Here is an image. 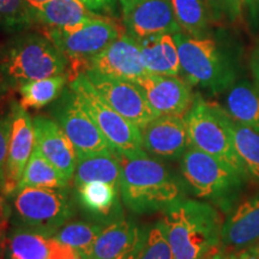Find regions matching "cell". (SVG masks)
<instances>
[{
  "label": "cell",
  "mask_w": 259,
  "mask_h": 259,
  "mask_svg": "<svg viewBox=\"0 0 259 259\" xmlns=\"http://www.w3.org/2000/svg\"><path fill=\"white\" fill-rule=\"evenodd\" d=\"M222 215L215 206L180 198L163 210L161 225L176 259H203L221 245Z\"/></svg>",
  "instance_id": "1"
},
{
  "label": "cell",
  "mask_w": 259,
  "mask_h": 259,
  "mask_svg": "<svg viewBox=\"0 0 259 259\" xmlns=\"http://www.w3.org/2000/svg\"><path fill=\"white\" fill-rule=\"evenodd\" d=\"M69 66V58L44 32H16L0 44V77L9 90L67 72Z\"/></svg>",
  "instance_id": "2"
},
{
  "label": "cell",
  "mask_w": 259,
  "mask_h": 259,
  "mask_svg": "<svg viewBox=\"0 0 259 259\" xmlns=\"http://www.w3.org/2000/svg\"><path fill=\"white\" fill-rule=\"evenodd\" d=\"M179 52L181 74L190 85L221 94L236 82L238 65L232 51L219 38L173 34Z\"/></svg>",
  "instance_id": "3"
},
{
  "label": "cell",
  "mask_w": 259,
  "mask_h": 259,
  "mask_svg": "<svg viewBox=\"0 0 259 259\" xmlns=\"http://www.w3.org/2000/svg\"><path fill=\"white\" fill-rule=\"evenodd\" d=\"M121 200L131 211L148 213L163 211L181 197L179 181L167 167L148 154L120 155Z\"/></svg>",
  "instance_id": "4"
},
{
  "label": "cell",
  "mask_w": 259,
  "mask_h": 259,
  "mask_svg": "<svg viewBox=\"0 0 259 259\" xmlns=\"http://www.w3.org/2000/svg\"><path fill=\"white\" fill-rule=\"evenodd\" d=\"M11 223L25 226L52 238L76 215L77 199L70 186L63 189L25 187L12 194Z\"/></svg>",
  "instance_id": "5"
},
{
  "label": "cell",
  "mask_w": 259,
  "mask_h": 259,
  "mask_svg": "<svg viewBox=\"0 0 259 259\" xmlns=\"http://www.w3.org/2000/svg\"><path fill=\"white\" fill-rule=\"evenodd\" d=\"M181 173L193 196L216 203L223 210L232 209L247 180L219 158L193 145L181 157Z\"/></svg>",
  "instance_id": "6"
},
{
  "label": "cell",
  "mask_w": 259,
  "mask_h": 259,
  "mask_svg": "<svg viewBox=\"0 0 259 259\" xmlns=\"http://www.w3.org/2000/svg\"><path fill=\"white\" fill-rule=\"evenodd\" d=\"M229 114L225 108L203 97H194L192 106L184 115L191 145L212 155L223 163L247 178V170L236 153L228 128Z\"/></svg>",
  "instance_id": "7"
},
{
  "label": "cell",
  "mask_w": 259,
  "mask_h": 259,
  "mask_svg": "<svg viewBox=\"0 0 259 259\" xmlns=\"http://www.w3.org/2000/svg\"><path fill=\"white\" fill-rule=\"evenodd\" d=\"M69 85L116 153L128 157L147 154L142 145L141 130L115 112L97 93L85 74L79 72L70 80Z\"/></svg>",
  "instance_id": "8"
},
{
  "label": "cell",
  "mask_w": 259,
  "mask_h": 259,
  "mask_svg": "<svg viewBox=\"0 0 259 259\" xmlns=\"http://www.w3.org/2000/svg\"><path fill=\"white\" fill-rule=\"evenodd\" d=\"M44 34L47 35L69 58L70 63L72 61V72L69 73L71 79H73L77 74L82 72L85 64L93 57L116 40L122 31L111 17L101 16L76 27L46 28Z\"/></svg>",
  "instance_id": "9"
},
{
  "label": "cell",
  "mask_w": 259,
  "mask_h": 259,
  "mask_svg": "<svg viewBox=\"0 0 259 259\" xmlns=\"http://www.w3.org/2000/svg\"><path fill=\"white\" fill-rule=\"evenodd\" d=\"M51 113L72 143L77 157L114 150L97 127L95 121L80 105L78 96L70 85H67L54 101Z\"/></svg>",
  "instance_id": "10"
},
{
  "label": "cell",
  "mask_w": 259,
  "mask_h": 259,
  "mask_svg": "<svg viewBox=\"0 0 259 259\" xmlns=\"http://www.w3.org/2000/svg\"><path fill=\"white\" fill-rule=\"evenodd\" d=\"M82 72L102 99L139 130L158 116L148 103L137 83L103 76L92 70H83Z\"/></svg>",
  "instance_id": "11"
},
{
  "label": "cell",
  "mask_w": 259,
  "mask_h": 259,
  "mask_svg": "<svg viewBox=\"0 0 259 259\" xmlns=\"http://www.w3.org/2000/svg\"><path fill=\"white\" fill-rule=\"evenodd\" d=\"M9 112L11 116V134L2 189L6 197H11L18 190L19 181L35 148L34 122L27 109L14 100L10 102Z\"/></svg>",
  "instance_id": "12"
},
{
  "label": "cell",
  "mask_w": 259,
  "mask_h": 259,
  "mask_svg": "<svg viewBox=\"0 0 259 259\" xmlns=\"http://www.w3.org/2000/svg\"><path fill=\"white\" fill-rule=\"evenodd\" d=\"M125 31L135 38L181 31L170 0H121Z\"/></svg>",
  "instance_id": "13"
},
{
  "label": "cell",
  "mask_w": 259,
  "mask_h": 259,
  "mask_svg": "<svg viewBox=\"0 0 259 259\" xmlns=\"http://www.w3.org/2000/svg\"><path fill=\"white\" fill-rule=\"evenodd\" d=\"M83 70L131 82H137L149 73L138 41L125 30L105 50L93 57Z\"/></svg>",
  "instance_id": "14"
},
{
  "label": "cell",
  "mask_w": 259,
  "mask_h": 259,
  "mask_svg": "<svg viewBox=\"0 0 259 259\" xmlns=\"http://www.w3.org/2000/svg\"><path fill=\"white\" fill-rule=\"evenodd\" d=\"M135 83L138 84L158 116H184L192 106L194 96L191 85L178 76L149 72Z\"/></svg>",
  "instance_id": "15"
},
{
  "label": "cell",
  "mask_w": 259,
  "mask_h": 259,
  "mask_svg": "<svg viewBox=\"0 0 259 259\" xmlns=\"http://www.w3.org/2000/svg\"><path fill=\"white\" fill-rule=\"evenodd\" d=\"M141 132L144 151L156 158L178 160L191 145L184 116L160 115L145 125Z\"/></svg>",
  "instance_id": "16"
},
{
  "label": "cell",
  "mask_w": 259,
  "mask_h": 259,
  "mask_svg": "<svg viewBox=\"0 0 259 259\" xmlns=\"http://www.w3.org/2000/svg\"><path fill=\"white\" fill-rule=\"evenodd\" d=\"M259 241V192L245 197L232 206L223 221L221 247L227 252H238Z\"/></svg>",
  "instance_id": "17"
},
{
  "label": "cell",
  "mask_w": 259,
  "mask_h": 259,
  "mask_svg": "<svg viewBox=\"0 0 259 259\" xmlns=\"http://www.w3.org/2000/svg\"><path fill=\"white\" fill-rule=\"evenodd\" d=\"M35 148L50 161L70 183L77 163V154L72 143L53 118L36 115L32 119Z\"/></svg>",
  "instance_id": "18"
},
{
  "label": "cell",
  "mask_w": 259,
  "mask_h": 259,
  "mask_svg": "<svg viewBox=\"0 0 259 259\" xmlns=\"http://www.w3.org/2000/svg\"><path fill=\"white\" fill-rule=\"evenodd\" d=\"M76 199L92 222L107 226L122 218L120 189L111 184L94 181L76 187Z\"/></svg>",
  "instance_id": "19"
},
{
  "label": "cell",
  "mask_w": 259,
  "mask_h": 259,
  "mask_svg": "<svg viewBox=\"0 0 259 259\" xmlns=\"http://www.w3.org/2000/svg\"><path fill=\"white\" fill-rule=\"evenodd\" d=\"M144 229L124 218L103 227L97 236L90 259H116L139 247Z\"/></svg>",
  "instance_id": "20"
},
{
  "label": "cell",
  "mask_w": 259,
  "mask_h": 259,
  "mask_svg": "<svg viewBox=\"0 0 259 259\" xmlns=\"http://www.w3.org/2000/svg\"><path fill=\"white\" fill-rule=\"evenodd\" d=\"M120 154L115 150L101 151L77 157L76 169L72 178L74 187L94 181H102L120 189Z\"/></svg>",
  "instance_id": "21"
},
{
  "label": "cell",
  "mask_w": 259,
  "mask_h": 259,
  "mask_svg": "<svg viewBox=\"0 0 259 259\" xmlns=\"http://www.w3.org/2000/svg\"><path fill=\"white\" fill-rule=\"evenodd\" d=\"M136 40L149 72L166 76H179L181 73L179 52L173 34L162 32Z\"/></svg>",
  "instance_id": "22"
},
{
  "label": "cell",
  "mask_w": 259,
  "mask_h": 259,
  "mask_svg": "<svg viewBox=\"0 0 259 259\" xmlns=\"http://www.w3.org/2000/svg\"><path fill=\"white\" fill-rule=\"evenodd\" d=\"M31 14L36 24L54 29L76 27L101 17L78 0H48L38 8L32 9Z\"/></svg>",
  "instance_id": "23"
},
{
  "label": "cell",
  "mask_w": 259,
  "mask_h": 259,
  "mask_svg": "<svg viewBox=\"0 0 259 259\" xmlns=\"http://www.w3.org/2000/svg\"><path fill=\"white\" fill-rule=\"evenodd\" d=\"M226 111L233 120L259 132V90L246 80L235 82L226 96Z\"/></svg>",
  "instance_id": "24"
},
{
  "label": "cell",
  "mask_w": 259,
  "mask_h": 259,
  "mask_svg": "<svg viewBox=\"0 0 259 259\" xmlns=\"http://www.w3.org/2000/svg\"><path fill=\"white\" fill-rule=\"evenodd\" d=\"M51 238L25 226L10 227L6 238L8 259H48Z\"/></svg>",
  "instance_id": "25"
},
{
  "label": "cell",
  "mask_w": 259,
  "mask_h": 259,
  "mask_svg": "<svg viewBox=\"0 0 259 259\" xmlns=\"http://www.w3.org/2000/svg\"><path fill=\"white\" fill-rule=\"evenodd\" d=\"M70 80V73L64 72L22 84L18 88V93L21 95L19 103L25 109H40L42 107H46L61 95L64 89L69 85Z\"/></svg>",
  "instance_id": "26"
},
{
  "label": "cell",
  "mask_w": 259,
  "mask_h": 259,
  "mask_svg": "<svg viewBox=\"0 0 259 259\" xmlns=\"http://www.w3.org/2000/svg\"><path fill=\"white\" fill-rule=\"evenodd\" d=\"M181 31L193 37L211 35V12L206 0H170Z\"/></svg>",
  "instance_id": "27"
},
{
  "label": "cell",
  "mask_w": 259,
  "mask_h": 259,
  "mask_svg": "<svg viewBox=\"0 0 259 259\" xmlns=\"http://www.w3.org/2000/svg\"><path fill=\"white\" fill-rule=\"evenodd\" d=\"M105 225L87 221H69L52 238L70 246L82 259H90L94 245Z\"/></svg>",
  "instance_id": "28"
},
{
  "label": "cell",
  "mask_w": 259,
  "mask_h": 259,
  "mask_svg": "<svg viewBox=\"0 0 259 259\" xmlns=\"http://www.w3.org/2000/svg\"><path fill=\"white\" fill-rule=\"evenodd\" d=\"M70 185V181L50 161L42 156L36 148H34V151L25 166L22 179L19 181L18 190L25 189V187L63 189Z\"/></svg>",
  "instance_id": "29"
},
{
  "label": "cell",
  "mask_w": 259,
  "mask_h": 259,
  "mask_svg": "<svg viewBox=\"0 0 259 259\" xmlns=\"http://www.w3.org/2000/svg\"><path fill=\"white\" fill-rule=\"evenodd\" d=\"M233 144L247 170L248 177L259 181V132L228 118Z\"/></svg>",
  "instance_id": "30"
},
{
  "label": "cell",
  "mask_w": 259,
  "mask_h": 259,
  "mask_svg": "<svg viewBox=\"0 0 259 259\" xmlns=\"http://www.w3.org/2000/svg\"><path fill=\"white\" fill-rule=\"evenodd\" d=\"M36 25L31 10L24 0H0V30L16 34Z\"/></svg>",
  "instance_id": "31"
},
{
  "label": "cell",
  "mask_w": 259,
  "mask_h": 259,
  "mask_svg": "<svg viewBox=\"0 0 259 259\" xmlns=\"http://www.w3.org/2000/svg\"><path fill=\"white\" fill-rule=\"evenodd\" d=\"M138 259H176L160 221L144 229Z\"/></svg>",
  "instance_id": "32"
},
{
  "label": "cell",
  "mask_w": 259,
  "mask_h": 259,
  "mask_svg": "<svg viewBox=\"0 0 259 259\" xmlns=\"http://www.w3.org/2000/svg\"><path fill=\"white\" fill-rule=\"evenodd\" d=\"M206 3L213 21L235 23L241 18L242 0H206Z\"/></svg>",
  "instance_id": "33"
},
{
  "label": "cell",
  "mask_w": 259,
  "mask_h": 259,
  "mask_svg": "<svg viewBox=\"0 0 259 259\" xmlns=\"http://www.w3.org/2000/svg\"><path fill=\"white\" fill-rule=\"evenodd\" d=\"M10 134H11V116L8 108V112L0 113V191L4 183L5 164L8 160Z\"/></svg>",
  "instance_id": "34"
},
{
  "label": "cell",
  "mask_w": 259,
  "mask_h": 259,
  "mask_svg": "<svg viewBox=\"0 0 259 259\" xmlns=\"http://www.w3.org/2000/svg\"><path fill=\"white\" fill-rule=\"evenodd\" d=\"M78 2L97 15L106 16V17L118 16L119 0H78Z\"/></svg>",
  "instance_id": "35"
},
{
  "label": "cell",
  "mask_w": 259,
  "mask_h": 259,
  "mask_svg": "<svg viewBox=\"0 0 259 259\" xmlns=\"http://www.w3.org/2000/svg\"><path fill=\"white\" fill-rule=\"evenodd\" d=\"M12 208L8 202V197L0 191V234L8 233L11 225Z\"/></svg>",
  "instance_id": "36"
},
{
  "label": "cell",
  "mask_w": 259,
  "mask_h": 259,
  "mask_svg": "<svg viewBox=\"0 0 259 259\" xmlns=\"http://www.w3.org/2000/svg\"><path fill=\"white\" fill-rule=\"evenodd\" d=\"M242 5L248 15L253 28H259V0H242Z\"/></svg>",
  "instance_id": "37"
},
{
  "label": "cell",
  "mask_w": 259,
  "mask_h": 259,
  "mask_svg": "<svg viewBox=\"0 0 259 259\" xmlns=\"http://www.w3.org/2000/svg\"><path fill=\"white\" fill-rule=\"evenodd\" d=\"M250 67L252 77H253V84L255 85V88L259 90V41L254 46L253 51H252Z\"/></svg>",
  "instance_id": "38"
},
{
  "label": "cell",
  "mask_w": 259,
  "mask_h": 259,
  "mask_svg": "<svg viewBox=\"0 0 259 259\" xmlns=\"http://www.w3.org/2000/svg\"><path fill=\"white\" fill-rule=\"evenodd\" d=\"M210 259H232V255L229 252H227L221 247V245L218 248H215L210 254Z\"/></svg>",
  "instance_id": "39"
},
{
  "label": "cell",
  "mask_w": 259,
  "mask_h": 259,
  "mask_svg": "<svg viewBox=\"0 0 259 259\" xmlns=\"http://www.w3.org/2000/svg\"><path fill=\"white\" fill-rule=\"evenodd\" d=\"M229 254L232 255V259H258L254 254H252L247 248L238 252H229Z\"/></svg>",
  "instance_id": "40"
},
{
  "label": "cell",
  "mask_w": 259,
  "mask_h": 259,
  "mask_svg": "<svg viewBox=\"0 0 259 259\" xmlns=\"http://www.w3.org/2000/svg\"><path fill=\"white\" fill-rule=\"evenodd\" d=\"M6 238H8V233H2V234H0V259H5Z\"/></svg>",
  "instance_id": "41"
},
{
  "label": "cell",
  "mask_w": 259,
  "mask_h": 259,
  "mask_svg": "<svg viewBox=\"0 0 259 259\" xmlns=\"http://www.w3.org/2000/svg\"><path fill=\"white\" fill-rule=\"evenodd\" d=\"M142 242H143V241H142ZM141 247H142V244H141V246H139V247L136 248V250L131 251V252H130V253L122 255V257L116 258V259H138V255H139V251H141Z\"/></svg>",
  "instance_id": "42"
},
{
  "label": "cell",
  "mask_w": 259,
  "mask_h": 259,
  "mask_svg": "<svg viewBox=\"0 0 259 259\" xmlns=\"http://www.w3.org/2000/svg\"><path fill=\"white\" fill-rule=\"evenodd\" d=\"M25 3H27L29 8H30V10L32 9H36L38 8V6L45 4V3L48 2V0H24Z\"/></svg>",
  "instance_id": "43"
},
{
  "label": "cell",
  "mask_w": 259,
  "mask_h": 259,
  "mask_svg": "<svg viewBox=\"0 0 259 259\" xmlns=\"http://www.w3.org/2000/svg\"><path fill=\"white\" fill-rule=\"evenodd\" d=\"M9 93V88L5 85V83L3 82L2 77H0V100H4L6 95Z\"/></svg>",
  "instance_id": "44"
},
{
  "label": "cell",
  "mask_w": 259,
  "mask_h": 259,
  "mask_svg": "<svg viewBox=\"0 0 259 259\" xmlns=\"http://www.w3.org/2000/svg\"><path fill=\"white\" fill-rule=\"evenodd\" d=\"M247 250L250 251L252 254H254L255 257L259 259V241L257 242V244H254L253 246H251V247H248Z\"/></svg>",
  "instance_id": "45"
},
{
  "label": "cell",
  "mask_w": 259,
  "mask_h": 259,
  "mask_svg": "<svg viewBox=\"0 0 259 259\" xmlns=\"http://www.w3.org/2000/svg\"><path fill=\"white\" fill-rule=\"evenodd\" d=\"M2 108H3V100H0V113H2Z\"/></svg>",
  "instance_id": "46"
},
{
  "label": "cell",
  "mask_w": 259,
  "mask_h": 259,
  "mask_svg": "<svg viewBox=\"0 0 259 259\" xmlns=\"http://www.w3.org/2000/svg\"><path fill=\"white\" fill-rule=\"evenodd\" d=\"M210 254H211V253H210ZM210 254H208L205 258H203V259H210Z\"/></svg>",
  "instance_id": "47"
},
{
  "label": "cell",
  "mask_w": 259,
  "mask_h": 259,
  "mask_svg": "<svg viewBox=\"0 0 259 259\" xmlns=\"http://www.w3.org/2000/svg\"><path fill=\"white\" fill-rule=\"evenodd\" d=\"M121 2V0H119V3H120Z\"/></svg>",
  "instance_id": "48"
},
{
  "label": "cell",
  "mask_w": 259,
  "mask_h": 259,
  "mask_svg": "<svg viewBox=\"0 0 259 259\" xmlns=\"http://www.w3.org/2000/svg\"><path fill=\"white\" fill-rule=\"evenodd\" d=\"M5 259H8V258H6V257H5Z\"/></svg>",
  "instance_id": "49"
}]
</instances>
